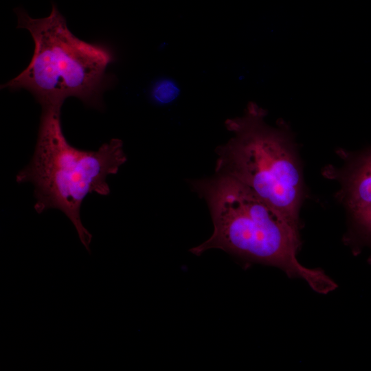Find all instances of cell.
<instances>
[{
  "label": "cell",
  "mask_w": 371,
  "mask_h": 371,
  "mask_svg": "<svg viewBox=\"0 0 371 371\" xmlns=\"http://www.w3.org/2000/svg\"><path fill=\"white\" fill-rule=\"evenodd\" d=\"M207 203L214 225L211 236L190 251L200 256L218 249L243 260L276 267L326 294L337 284L324 271L297 260L298 229L276 209L236 179L216 175L191 181Z\"/></svg>",
  "instance_id": "1"
},
{
  "label": "cell",
  "mask_w": 371,
  "mask_h": 371,
  "mask_svg": "<svg viewBox=\"0 0 371 371\" xmlns=\"http://www.w3.org/2000/svg\"><path fill=\"white\" fill-rule=\"evenodd\" d=\"M61 107H43L33 156L16 175L19 183L33 185L34 207L41 214L49 209L63 212L76 228L80 243L90 252L91 234L84 227L80 210L92 193H110L107 177L127 161L121 139H111L97 150L78 149L62 130Z\"/></svg>",
  "instance_id": "2"
},
{
  "label": "cell",
  "mask_w": 371,
  "mask_h": 371,
  "mask_svg": "<svg viewBox=\"0 0 371 371\" xmlns=\"http://www.w3.org/2000/svg\"><path fill=\"white\" fill-rule=\"evenodd\" d=\"M14 12L17 27L30 32L34 51L26 69L2 87L29 91L42 108L62 107L69 97L100 105L106 69L113 59L111 51L74 35L54 2L46 17L34 19L21 7Z\"/></svg>",
  "instance_id": "3"
},
{
  "label": "cell",
  "mask_w": 371,
  "mask_h": 371,
  "mask_svg": "<svg viewBox=\"0 0 371 371\" xmlns=\"http://www.w3.org/2000/svg\"><path fill=\"white\" fill-rule=\"evenodd\" d=\"M265 115L251 102L244 116L226 121L233 136L216 148L215 172L246 186L298 229L304 192L300 157L284 128L266 124Z\"/></svg>",
  "instance_id": "4"
},
{
  "label": "cell",
  "mask_w": 371,
  "mask_h": 371,
  "mask_svg": "<svg viewBox=\"0 0 371 371\" xmlns=\"http://www.w3.org/2000/svg\"><path fill=\"white\" fill-rule=\"evenodd\" d=\"M340 168L328 166L324 175L337 181V197L352 212L371 203V147L357 153L341 152Z\"/></svg>",
  "instance_id": "5"
},
{
  "label": "cell",
  "mask_w": 371,
  "mask_h": 371,
  "mask_svg": "<svg viewBox=\"0 0 371 371\" xmlns=\"http://www.w3.org/2000/svg\"><path fill=\"white\" fill-rule=\"evenodd\" d=\"M350 213L358 236L371 245V203Z\"/></svg>",
  "instance_id": "6"
},
{
  "label": "cell",
  "mask_w": 371,
  "mask_h": 371,
  "mask_svg": "<svg viewBox=\"0 0 371 371\" xmlns=\"http://www.w3.org/2000/svg\"><path fill=\"white\" fill-rule=\"evenodd\" d=\"M179 93V89L170 80L164 79L157 81L152 88L151 96L158 104H168L173 101Z\"/></svg>",
  "instance_id": "7"
}]
</instances>
